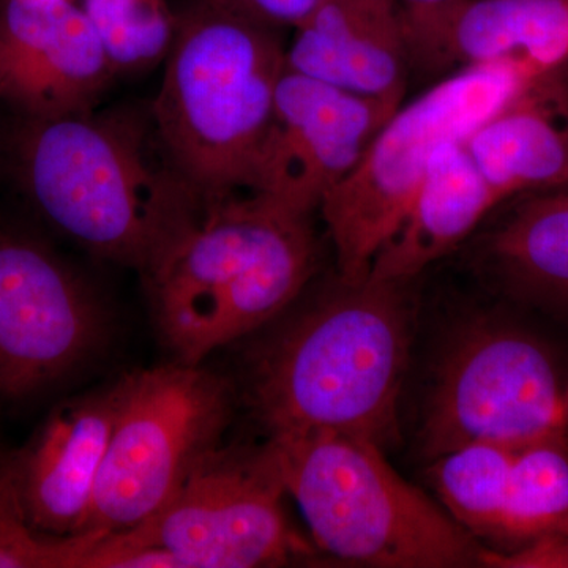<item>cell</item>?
<instances>
[{
    "label": "cell",
    "mask_w": 568,
    "mask_h": 568,
    "mask_svg": "<svg viewBox=\"0 0 568 568\" xmlns=\"http://www.w3.org/2000/svg\"><path fill=\"white\" fill-rule=\"evenodd\" d=\"M106 310L91 284L32 235L0 231V403L50 394L100 353Z\"/></svg>",
    "instance_id": "30bf717a"
},
{
    "label": "cell",
    "mask_w": 568,
    "mask_h": 568,
    "mask_svg": "<svg viewBox=\"0 0 568 568\" xmlns=\"http://www.w3.org/2000/svg\"><path fill=\"white\" fill-rule=\"evenodd\" d=\"M399 2H402L403 9L414 10L436 6V3L446 2V0H399Z\"/></svg>",
    "instance_id": "d4e9b609"
},
{
    "label": "cell",
    "mask_w": 568,
    "mask_h": 568,
    "mask_svg": "<svg viewBox=\"0 0 568 568\" xmlns=\"http://www.w3.org/2000/svg\"><path fill=\"white\" fill-rule=\"evenodd\" d=\"M215 6L263 24L265 28L283 32L294 29L304 21L317 0H209Z\"/></svg>",
    "instance_id": "cb8c5ba5"
},
{
    "label": "cell",
    "mask_w": 568,
    "mask_h": 568,
    "mask_svg": "<svg viewBox=\"0 0 568 568\" xmlns=\"http://www.w3.org/2000/svg\"><path fill=\"white\" fill-rule=\"evenodd\" d=\"M115 74L148 70L166 59L178 32L168 0H81Z\"/></svg>",
    "instance_id": "44dd1931"
},
{
    "label": "cell",
    "mask_w": 568,
    "mask_h": 568,
    "mask_svg": "<svg viewBox=\"0 0 568 568\" xmlns=\"http://www.w3.org/2000/svg\"><path fill=\"white\" fill-rule=\"evenodd\" d=\"M18 155L54 230L141 275L207 207L168 159L152 118L132 112L31 119Z\"/></svg>",
    "instance_id": "7a4b0ae2"
},
{
    "label": "cell",
    "mask_w": 568,
    "mask_h": 568,
    "mask_svg": "<svg viewBox=\"0 0 568 568\" xmlns=\"http://www.w3.org/2000/svg\"><path fill=\"white\" fill-rule=\"evenodd\" d=\"M123 379L52 407L28 443L13 448L22 510L50 536L84 532L119 406Z\"/></svg>",
    "instance_id": "5bb4252c"
},
{
    "label": "cell",
    "mask_w": 568,
    "mask_h": 568,
    "mask_svg": "<svg viewBox=\"0 0 568 568\" xmlns=\"http://www.w3.org/2000/svg\"><path fill=\"white\" fill-rule=\"evenodd\" d=\"M151 118L205 205L245 193L286 69L282 32L201 0L179 20Z\"/></svg>",
    "instance_id": "277c9868"
},
{
    "label": "cell",
    "mask_w": 568,
    "mask_h": 568,
    "mask_svg": "<svg viewBox=\"0 0 568 568\" xmlns=\"http://www.w3.org/2000/svg\"><path fill=\"white\" fill-rule=\"evenodd\" d=\"M564 396H566V406H567V413H568V383L566 388H564Z\"/></svg>",
    "instance_id": "484cf974"
},
{
    "label": "cell",
    "mask_w": 568,
    "mask_h": 568,
    "mask_svg": "<svg viewBox=\"0 0 568 568\" xmlns=\"http://www.w3.org/2000/svg\"><path fill=\"white\" fill-rule=\"evenodd\" d=\"M514 455V448L478 443L432 459L433 487L470 536L499 540Z\"/></svg>",
    "instance_id": "ffe728a7"
},
{
    "label": "cell",
    "mask_w": 568,
    "mask_h": 568,
    "mask_svg": "<svg viewBox=\"0 0 568 568\" xmlns=\"http://www.w3.org/2000/svg\"><path fill=\"white\" fill-rule=\"evenodd\" d=\"M286 496L271 447L219 446L183 480L159 514L121 530L162 548L181 568L280 567L313 547L284 514Z\"/></svg>",
    "instance_id": "9c48e42d"
},
{
    "label": "cell",
    "mask_w": 568,
    "mask_h": 568,
    "mask_svg": "<svg viewBox=\"0 0 568 568\" xmlns=\"http://www.w3.org/2000/svg\"><path fill=\"white\" fill-rule=\"evenodd\" d=\"M103 536L102 530L59 537L33 529L18 493L13 448L0 446V568H82Z\"/></svg>",
    "instance_id": "7402d4cb"
},
{
    "label": "cell",
    "mask_w": 568,
    "mask_h": 568,
    "mask_svg": "<svg viewBox=\"0 0 568 568\" xmlns=\"http://www.w3.org/2000/svg\"><path fill=\"white\" fill-rule=\"evenodd\" d=\"M555 190L497 205L467 241V260L499 293L568 321V185Z\"/></svg>",
    "instance_id": "2e32d148"
},
{
    "label": "cell",
    "mask_w": 568,
    "mask_h": 568,
    "mask_svg": "<svg viewBox=\"0 0 568 568\" xmlns=\"http://www.w3.org/2000/svg\"><path fill=\"white\" fill-rule=\"evenodd\" d=\"M293 31L287 69L346 91L405 103L410 74L399 0H317Z\"/></svg>",
    "instance_id": "9a60e30c"
},
{
    "label": "cell",
    "mask_w": 568,
    "mask_h": 568,
    "mask_svg": "<svg viewBox=\"0 0 568 568\" xmlns=\"http://www.w3.org/2000/svg\"><path fill=\"white\" fill-rule=\"evenodd\" d=\"M122 398L85 530L136 528L159 514L233 416L224 377L173 361L122 377Z\"/></svg>",
    "instance_id": "52a82bcc"
},
{
    "label": "cell",
    "mask_w": 568,
    "mask_h": 568,
    "mask_svg": "<svg viewBox=\"0 0 568 568\" xmlns=\"http://www.w3.org/2000/svg\"><path fill=\"white\" fill-rule=\"evenodd\" d=\"M547 74L529 61L470 67L399 104L353 173L325 194L317 209L334 248L339 282L368 278L376 254L409 211L437 149L465 141Z\"/></svg>",
    "instance_id": "8992f818"
},
{
    "label": "cell",
    "mask_w": 568,
    "mask_h": 568,
    "mask_svg": "<svg viewBox=\"0 0 568 568\" xmlns=\"http://www.w3.org/2000/svg\"><path fill=\"white\" fill-rule=\"evenodd\" d=\"M115 77L74 0H6L0 7V97L31 119L93 111Z\"/></svg>",
    "instance_id": "7c38bea8"
},
{
    "label": "cell",
    "mask_w": 568,
    "mask_h": 568,
    "mask_svg": "<svg viewBox=\"0 0 568 568\" xmlns=\"http://www.w3.org/2000/svg\"><path fill=\"white\" fill-rule=\"evenodd\" d=\"M568 534V436L515 450L499 540L525 547Z\"/></svg>",
    "instance_id": "d6986e66"
},
{
    "label": "cell",
    "mask_w": 568,
    "mask_h": 568,
    "mask_svg": "<svg viewBox=\"0 0 568 568\" xmlns=\"http://www.w3.org/2000/svg\"><path fill=\"white\" fill-rule=\"evenodd\" d=\"M265 443L286 496L327 555L379 568L480 566L484 548L399 476L372 440L301 432L271 435Z\"/></svg>",
    "instance_id": "5b68a950"
},
{
    "label": "cell",
    "mask_w": 568,
    "mask_h": 568,
    "mask_svg": "<svg viewBox=\"0 0 568 568\" xmlns=\"http://www.w3.org/2000/svg\"><path fill=\"white\" fill-rule=\"evenodd\" d=\"M497 205L463 141L440 145L394 237L376 254L369 278L417 280L465 245Z\"/></svg>",
    "instance_id": "e0dca14e"
},
{
    "label": "cell",
    "mask_w": 568,
    "mask_h": 568,
    "mask_svg": "<svg viewBox=\"0 0 568 568\" xmlns=\"http://www.w3.org/2000/svg\"><path fill=\"white\" fill-rule=\"evenodd\" d=\"M534 88L463 141L499 204L568 182V129L532 95Z\"/></svg>",
    "instance_id": "ac0fdd59"
},
{
    "label": "cell",
    "mask_w": 568,
    "mask_h": 568,
    "mask_svg": "<svg viewBox=\"0 0 568 568\" xmlns=\"http://www.w3.org/2000/svg\"><path fill=\"white\" fill-rule=\"evenodd\" d=\"M567 185H568V182H567Z\"/></svg>",
    "instance_id": "4316f807"
},
{
    "label": "cell",
    "mask_w": 568,
    "mask_h": 568,
    "mask_svg": "<svg viewBox=\"0 0 568 568\" xmlns=\"http://www.w3.org/2000/svg\"><path fill=\"white\" fill-rule=\"evenodd\" d=\"M405 10L409 74L529 61L552 71L568 61V0H446Z\"/></svg>",
    "instance_id": "4fadbf2b"
},
{
    "label": "cell",
    "mask_w": 568,
    "mask_h": 568,
    "mask_svg": "<svg viewBox=\"0 0 568 568\" xmlns=\"http://www.w3.org/2000/svg\"><path fill=\"white\" fill-rule=\"evenodd\" d=\"M480 564L493 568H568V534L541 538L510 549H481Z\"/></svg>",
    "instance_id": "603a6c76"
},
{
    "label": "cell",
    "mask_w": 568,
    "mask_h": 568,
    "mask_svg": "<svg viewBox=\"0 0 568 568\" xmlns=\"http://www.w3.org/2000/svg\"><path fill=\"white\" fill-rule=\"evenodd\" d=\"M414 282H339L271 336L250 377V402L268 436L335 432L394 444Z\"/></svg>",
    "instance_id": "6da1fadb"
},
{
    "label": "cell",
    "mask_w": 568,
    "mask_h": 568,
    "mask_svg": "<svg viewBox=\"0 0 568 568\" xmlns=\"http://www.w3.org/2000/svg\"><path fill=\"white\" fill-rule=\"evenodd\" d=\"M564 388L536 336L497 317H473L437 361L422 418V452L432 462L469 444L518 450L567 437Z\"/></svg>",
    "instance_id": "ba28073f"
},
{
    "label": "cell",
    "mask_w": 568,
    "mask_h": 568,
    "mask_svg": "<svg viewBox=\"0 0 568 568\" xmlns=\"http://www.w3.org/2000/svg\"><path fill=\"white\" fill-rule=\"evenodd\" d=\"M398 106L286 67L245 193L313 215Z\"/></svg>",
    "instance_id": "8fae6325"
},
{
    "label": "cell",
    "mask_w": 568,
    "mask_h": 568,
    "mask_svg": "<svg viewBox=\"0 0 568 568\" xmlns=\"http://www.w3.org/2000/svg\"><path fill=\"white\" fill-rule=\"evenodd\" d=\"M316 263L312 215L239 193L209 204L142 276L163 345L201 365L290 308Z\"/></svg>",
    "instance_id": "3957f363"
}]
</instances>
